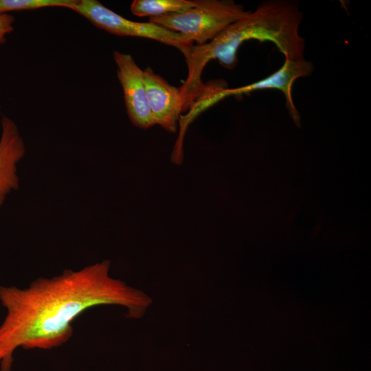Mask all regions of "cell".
<instances>
[{
	"mask_svg": "<svg viewBox=\"0 0 371 371\" xmlns=\"http://www.w3.org/2000/svg\"><path fill=\"white\" fill-rule=\"evenodd\" d=\"M110 265L105 260L77 271L65 269L23 289L0 285L5 309L0 324L1 371H10L19 348L48 350L67 342L73 334L71 322L88 308L118 305L126 308L128 318H141L152 299L111 277Z\"/></svg>",
	"mask_w": 371,
	"mask_h": 371,
	"instance_id": "cell-1",
	"label": "cell"
},
{
	"mask_svg": "<svg viewBox=\"0 0 371 371\" xmlns=\"http://www.w3.org/2000/svg\"><path fill=\"white\" fill-rule=\"evenodd\" d=\"M302 19L295 3L286 1L262 3L210 42L192 47L186 58L188 76L184 88L196 91L203 87L201 74L212 59H217L227 69L234 68L239 47L251 39L272 42L285 59L303 58L305 41L299 33Z\"/></svg>",
	"mask_w": 371,
	"mask_h": 371,
	"instance_id": "cell-2",
	"label": "cell"
},
{
	"mask_svg": "<svg viewBox=\"0 0 371 371\" xmlns=\"http://www.w3.org/2000/svg\"><path fill=\"white\" fill-rule=\"evenodd\" d=\"M249 12L231 0H198L194 8L178 14L150 18L149 22L179 34L189 43L205 44Z\"/></svg>",
	"mask_w": 371,
	"mask_h": 371,
	"instance_id": "cell-3",
	"label": "cell"
},
{
	"mask_svg": "<svg viewBox=\"0 0 371 371\" xmlns=\"http://www.w3.org/2000/svg\"><path fill=\"white\" fill-rule=\"evenodd\" d=\"M69 9L88 19L96 27L113 34L153 39L177 48L187 58L193 44L176 32L157 24L136 22L111 10L97 0H76Z\"/></svg>",
	"mask_w": 371,
	"mask_h": 371,
	"instance_id": "cell-4",
	"label": "cell"
},
{
	"mask_svg": "<svg viewBox=\"0 0 371 371\" xmlns=\"http://www.w3.org/2000/svg\"><path fill=\"white\" fill-rule=\"evenodd\" d=\"M113 56L130 120L142 129L155 125L148 104L144 70L128 54L115 51Z\"/></svg>",
	"mask_w": 371,
	"mask_h": 371,
	"instance_id": "cell-5",
	"label": "cell"
},
{
	"mask_svg": "<svg viewBox=\"0 0 371 371\" xmlns=\"http://www.w3.org/2000/svg\"><path fill=\"white\" fill-rule=\"evenodd\" d=\"M144 80L155 124L168 132L175 133L183 111L179 88L170 85L150 67L144 70Z\"/></svg>",
	"mask_w": 371,
	"mask_h": 371,
	"instance_id": "cell-6",
	"label": "cell"
},
{
	"mask_svg": "<svg viewBox=\"0 0 371 371\" xmlns=\"http://www.w3.org/2000/svg\"><path fill=\"white\" fill-rule=\"evenodd\" d=\"M313 71V65L303 58L285 59L282 66L269 76L250 85L227 89V95H239L256 90L276 89L282 92L287 108L293 120L297 124L300 122L299 113L294 104L292 87L294 82L300 77L310 75Z\"/></svg>",
	"mask_w": 371,
	"mask_h": 371,
	"instance_id": "cell-7",
	"label": "cell"
},
{
	"mask_svg": "<svg viewBox=\"0 0 371 371\" xmlns=\"http://www.w3.org/2000/svg\"><path fill=\"white\" fill-rule=\"evenodd\" d=\"M25 153V144L16 125L3 116L0 137V207L6 196L19 187L17 164Z\"/></svg>",
	"mask_w": 371,
	"mask_h": 371,
	"instance_id": "cell-8",
	"label": "cell"
},
{
	"mask_svg": "<svg viewBox=\"0 0 371 371\" xmlns=\"http://www.w3.org/2000/svg\"><path fill=\"white\" fill-rule=\"evenodd\" d=\"M198 0H135L131 12L137 16L150 18L181 13L196 5Z\"/></svg>",
	"mask_w": 371,
	"mask_h": 371,
	"instance_id": "cell-9",
	"label": "cell"
},
{
	"mask_svg": "<svg viewBox=\"0 0 371 371\" xmlns=\"http://www.w3.org/2000/svg\"><path fill=\"white\" fill-rule=\"evenodd\" d=\"M76 0H0V14L45 7L69 8Z\"/></svg>",
	"mask_w": 371,
	"mask_h": 371,
	"instance_id": "cell-10",
	"label": "cell"
},
{
	"mask_svg": "<svg viewBox=\"0 0 371 371\" xmlns=\"http://www.w3.org/2000/svg\"><path fill=\"white\" fill-rule=\"evenodd\" d=\"M14 18L8 13L0 14V45L5 42L6 36L13 31Z\"/></svg>",
	"mask_w": 371,
	"mask_h": 371,
	"instance_id": "cell-11",
	"label": "cell"
}]
</instances>
